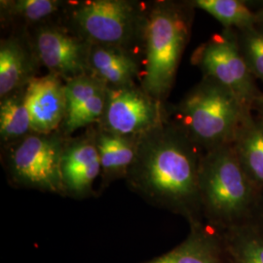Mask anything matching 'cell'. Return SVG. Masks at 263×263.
<instances>
[{"instance_id":"8","label":"cell","mask_w":263,"mask_h":263,"mask_svg":"<svg viewBox=\"0 0 263 263\" xmlns=\"http://www.w3.org/2000/svg\"><path fill=\"white\" fill-rule=\"evenodd\" d=\"M169 119L168 104L147 94L141 84L108 88L99 129L125 137L140 138Z\"/></svg>"},{"instance_id":"22","label":"cell","mask_w":263,"mask_h":263,"mask_svg":"<svg viewBox=\"0 0 263 263\" xmlns=\"http://www.w3.org/2000/svg\"><path fill=\"white\" fill-rule=\"evenodd\" d=\"M235 30V29H234ZM240 50L251 72L263 84V29L254 28L235 30Z\"/></svg>"},{"instance_id":"21","label":"cell","mask_w":263,"mask_h":263,"mask_svg":"<svg viewBox=\"0 0 263 263\" xmlns=\"http://www.w3.org/2000/svg\"><path fill=\"white\" fill-rule=\"evenodd\" d=\"M230 263H263V234L254 224L222 232Z\"/></svg>"},{"instance_id":"23","label":"cell","mask_w":263,"mask_h":263,"mask_svg":"<svg viewBox=\"0 0 263 263\" xmlns=\"http://www.w3.org/2000/svg\"><path fill=\"white\" fill-rule=\"evenodd\" d=\"M252 111L263 120V91L262 94L260 95V97L255 101V103L253 105Z\"/></svg>"},{"instance_id":"24","label":"cell","mask_w":263,"mask_h":263,"mask_svg":"<svg viewBox=\"0 0 263 263\" xmlns=\"http://www.w3.org/2000/svg\"><path fill=\"white\" fill-rule=\"evenodd\" d=\"M252 224H254L257 228V230L263 234V202L261 207L258 211V214H257V216L255 217V219H254V222Z\"/></svg>"},{"instance_id":"16","label":"cell","mask_w":263,"mask_h":263,"mask_svg":"<svg viewBox=\"0 0 263 263\" xmlns=\"http://www.w3.org/2000/svg\"><path fill=\"white\" fill-rule=\"evenodd\" d=\"M139 139L120 136L97 127V146L102 169L98 194L103 193L114 181L126 179L137 155Z\"/></svg>"},{"instance_id":"12","label":"cell","mask_w":263,"mask_h":263,"mask_svg":"<svg viewBox=\"0 0 263 263\" xmlns=\"http://www.w3.org/2000/svg\"><path fill=\"white\" fill-rule=\"evenodd\" d=\"M26 100L33 133L59 131L66 118V82L53 74L35 77L27 87Z\"/></svg>"},{"instance_id":"5","label":"cell","mask_w":263,"mask_h":263,"mask_svg":"<svg viewBox=\"0 0 263 263\" xmlns=\"http://www.w3.org/2000/svg\"><path fill=\"white\" fill-rule=\"evenodd\" d=\"M136 0H80L68 2L62 22L93 45L134 52L141 43L147 9Z\"/></svg>"},{"instance_id":"19","label":"cell","mask_w":263,"mask_h":263,"mask_svg":"<svg viewBox=\"0 0 263 263\" xmlns=\"http://www.w3.org/2000/svg\"><path fill=\"white\" fill-rule=\"evenodd\" d=\"M26 92L27 88L20 89L0 99V139L2 147L33 133Z\"/></svg>"},{"instance_id":"11","label":"cell","mask_w":263,"mask_h":263,"mask_svg":"<svg viewBox=\"0 0 263 263\" xmlns=\"http://www.w3.org/2000/svg\"><path fill=\"white\" fill-rule=\"evenodd\" d=\"M108 87L86 73L66 82V118L59 131L66 138L74 132L98 125L103 118Z\"/></svg>"},{"instance_id":"14","label":"cell","mask_w":263,"mask_h":263,"mask_svg":"<svg viewBox=\"0 0 263 263\" xmlns=\"http://www.w3.org/2000/svg\"><path fill=\"white\" fill-rule=\"evenodd\" d=\"M141 263H230L222 232L205 221L189 226L187 237L165 254Z\"/></svg>"},{"instance_id":"15","label":"cell","mask_w":263,"mask_h":263,"mask_svg":"<svg viewBox=\"0 0 263 263\" xmlns=\"http://www.w3.org/2000/svg\"><path fill=\"white\" fill-rule=\"evenodd\" d=\"M89 73L108 88L122 87L141 80V58L122 48L93 45L89 54Z\"/></svg>"},{"instance_id":"2","label":"cell","mask_w":263,"mask_h":263,"mask_svg":"<svg viewBox=\"0 0 263 263\" xmlns=\"http://www.w3.org/2000/svg\"><path fill=\"white\" fill-rule=\"evenodd\" d=\"M195 7L191 1L158 0L147 4L141 35V84L167 104L181 56L191 36Z\"/></svg>"},{"instance_id":"7","label":"cell","mask_w":263,"mask_h":263,"mask_svg":"<svg viewBox=\"0 0 263 263\" xmlns=\"http://www.w3.org/2000/svg\"><path fill=\"white\" fill-rule=\"evenodd\" d=\"M191 63L204 77L230 89L251 110L262 94L245 61L234 29L223 28L198 46L191 56Z\"/></svg>"},{"instance_id":"20","label":"cell","mask_w":263,"mask_h":263,"mask_svg":"<svg viewBox=\"0 0 263 263\" xmlns=\"http://www.w3.org/2000/svg\"><path fill=\"white\" fill-rule=\"evenodd\" d=\"M198 9L216 18L224 28L242 30L254 28L257 25L256 10L251 8L248 1L242 0H192Z\"/></svg>"},{"instance_id":"17","label":"cell","mask_w":263,"mask_h":263,"mask_svg":"<svg viewBox=\"0 0 263 263\" xmlns=\"http://www.w3.org/2000/svg\"><path fill=\"white\" fill-rule=\"evenodd\" d=\"M246 175L263 197V120L249 113L232 142Z\"/></svg>"},{"instance_id":"18","label":"cell","mask_w":263,"mask_h":263,"mask_svg":"<svg viewBox=\"0 0 263 263\" xmlns=\"http://www.w3.org/2000/svg\"><path fill=\"white\" fill-rule=\"evenodd\" d=\"M67 3L63 0H1V24L28 30L63 16Z\"/></svg>"},{"instance_id":"1","label":"cell","mask_w":263,"mask_h":263,"mask_svg":"<svg viewBox=\"0 0 263 263\" xmlns=\"http://www.w3.org/2000/svg\"><path fill=\"white\" fill-rule=\"evenodd\" d=\"M203 151L168 119L139 139L126 183L153 207L203 222L199 173Z\"/></svg>"},{"instance_id":"9","label":"cell","mask_w":263,"mask_h":263,"mask_svg":"<svg viewBox=\"0 0 263 263\" xmlns=\"http://www.w3.org/2000/svg\"><path fill=\"white\" fill-rule=\"evenodd\" d=\"M28 33L40 66L46 67L50 74L67 82L89 73L91 43L63 22L44 23Z\"/></svg>"},{"instance_id":"3","label":"cell","mask_w":263,"mask_h":263,"mask_svg":"<svg viewBox=\"0 0 263 263\" xmlns=\"http://www.w3.org/2000/svg\"><path fill=\"white\" fill-rule=\"evenodd\" d=\"M199 191L204 221L220 232L252 224L262 205L232 143L203 153Z\"/></svg>"},{"instance_id":"4","label":"cell","mask_w":263,"mask_h":263,"mask_svg":"<svg viewBox=\"0 0 263 263\" xmlns=\"http://www.w3.org/2000/svg\"><path fill=\"white\" fill-rule=\"evenodd\" d=\"M168 108L170 121L203 152L231 144L246 116L252 112L230 89L204 76Z\"/></svg>"},{"instance_id":"10","label":"cell","mask_w":263,"mask_h":263,"mask_svg":"<svg viewBox=\"0 0 263 263\" xmlns=\"http://www.w3.org/2000/svg\"><path fill=\"white\" fill-rule=\"evenodd\" d=\"M101 172L96 125L77 138L66 139L61 159L63 197L85 200L99 196L94 186Z\"/></svg>"},{"instance_id":"25","label":"cell","mask_w":263,"mask_h":263,"mask_svg":"<svg viewBox=\"0 0 263 263\" xmlns=\"http://www.w3.org/2000/svg\"><path fill=\"white\" fill-rule=\"evenodd\" d=\"M257 13V27L263 29V4L260 5V7L256 10Z\"/></svg>"},{"instance_id":"6","label":"cell","mask_w":263,"mask_h":263,"mask_svg":"<svg viewBox=\"0 0 263 263\" xmlns=\"http://www.w3.org/2000/svg\"><path fill=\"white\" fill-rule=\"evenodd\" d=\"M66 139L60 131L31 133L3 147L2 163L10 185L62 196L61 159Z\"/></svg>"},{"instance_id":"13","label":"cell","mask_w":263,"mask_h":263,"mask_svg":"<svg viewBox=\"0 0 263 263\" xmlns=\"http://www.w3.org/2000/svg\"><path fill=\"white\" fill-rule=\"evenodd\" d=\"M40 64L27 29H16L0 41V99L27 88Z\"/></svg>"}]
</instances>
